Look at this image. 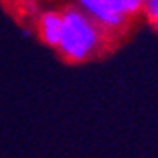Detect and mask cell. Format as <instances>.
I'll return each instance as SVG.
<instances>
[{
    "label": "cell",
    "instance_id": "6da1fadb",
    "mask_svg": "<svg viewBox=\"0 0 158 158\" xmlns=\"http://www.w3.org/2000/svg\"><path fill=\"white\" fill-rule=\"evenodd\" d=\"M115 38L78 5L63 9V30L57 52L70 63H85L106 51Z\"/></svg>",
    "mask_w": 158,
    "mask_h": 158
},
{
    "label": "cell",
    "instance_id": "7a4b0ae2",
    "mask_svg": "<svg viewBox=\"0 0 158 158\" xmlns=\"http://www.w3.org/2000/svg\"><path fill=\"white\" fill-rule=\"evenodd\" d=\"M75 5L98 21L115 40L143 12V0H75Z\"/></svg>",
    "mask_w": 158,
    "mask_h": 158
},
{
    "label": "cell",
    "instance_id": "3957f363",
    "mask_svg": "<svg viewBox=\"0 0 158 158\" xmlns=\"http://www.w3.org/2000/svg\"><path fill=\"white\" fill-rule=\"evenodd\" d=\"M63 30V10L49 9L38 16V35L42 42L56 49Z\"/></svg>",
    "mask_w": 158,
    "mask_h": 158
},
{
    "label": "cell",
    "instance_id": "277c9868",
    "mask_svg": "<svg viewBox=\"0 0 158 158\" xmlns=\"http://www.w3.org/2000/svg\"><path fill=\"white\" fill-rule=\"evenodd\" d=\"M141 16H144L149 26H153L158 31V0H143Z\"/></svg>",
    "mask_w": 158,
    "mask_h": 158
}]
</instances>
